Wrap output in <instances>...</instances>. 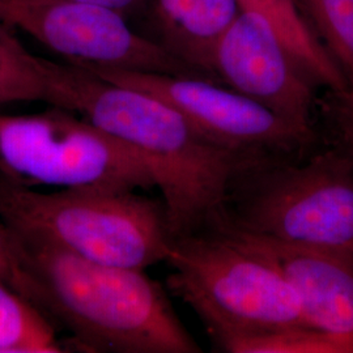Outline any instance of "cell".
<instances>
[{
  "instance_id": "1",
  "label": "cell",
  "mask_w": 353,
  "mask_h": 353,
  "mask_svg": "<svg viewBox=\"0 0 353 353\" xmlns=\"http://www.w3.org/2000/svg\"><path fill=\"white\" fill-rule=\"evenodd\" d=\"M43 101L80 115L138 152L163 194L173 239L216 229L228 192L259 161L216 144L161 99L117 84L88 68L33 54Z\"/></svg>"
},
{
  "instance_id": "2",
  "label": "cell",
  "mask_w": 353,
  "mask_h": 353,
  "mask_svg": "<svg viewBox=\"0 0 353 353\" xmlns=\"http://www.w3.org/2000/svg\"><path fill=\"white\" fill-rule=\"evenodd\" d=\"M8 228L7 284L84 352L199 353L164 288L144 271L103 265Z\"/></svg>"
},
{
  "instance_id": "3",
  "label": "cell",
  "mask_w": 353,
  "mask_h": 353,
  "mask_svg": "<svg viewBox=\"0 0 353 353\" xmlns=\"http://www.w3.org/2000/svg\"><path fill=\"white\" fill-rule=\"evenodd\" d=\"M168 288L199 316L227 352L265 336L310 328L276 265L225 229L173 241Z\"/></svg>"
},
{
  "instance_id": "4",
  "label": "cell",
  "mask_w": 353,
  "mask_h": 353,
  "mask_svg": "<svg viewBox=\"0 0 353 353\" xmlns=\"http://www.w3.org/2000/svg\"><path fill=\"white\" fill-rule=\"evenodd\" d=\"M0 220L90 261L141 271L166 262L174 241L164 201L134 190L45 192L0 176Z\"/></svg>"
},
{
  "instance_id": "5",
  "label": "cell",
  "mask_w": 353,
  "mask_h": 353,
  "mask_svg": "<svg viewBox=\"0 0 353 353\" xmlns=\"http://www.w3.org/2000/svg\"><path fill=\"white\" fill-rule=\"evenodd\" d=\"M303 156L241 170L217 228L353 256V151Z\"/></svg>"
},
{
  "instance_id": "6",
  "label": "cell",
  "mask_w": 353,
  "mask_h": 353,
  "mask_svg": "<svg viewBox=\"0 0 353 353\" xmlns=\"http://www.w3.org/2000/svg\"><path fill=\"white\" fill-rule=\"evenodd\" d=\"M0 176L30 189L157 188L138 152L57 106L32 115L0 114Z\"/></svg>"
},
{
  "instance_id": "7",
  "label": "cell",
  "mask_w": 353,
  "mask_h": 353,
  "mask_svg": "<svg viewBox=\"0 0 353 353\" xmlns=\"http://www.w3.org/2000/svg\"><path fill=\"white\" fill-rule=\"evenodd\" d=\"M83 67L106 80L161 99L216 144L250 159L297 157L305 154L316 139V134L293 126L263 105L214 80Z\"/></svg>"
},
{
  "instance_id": "8",
  "label": "cell",
  "mask_w": 353,
  "mask_h": 353,
  "mask_svg": "<svg viewBox=\"0 0 353 353\" xmlns=\"http://www.w3.org/2000/svg\"><path fill=\"white\" fill-rule=\"evenodd\" d=\"M0 24L19 29L65 62L207 79L113 10L76 0H0ZM210 80V79H208Z\"/></svg>"
},
{
  "instance_id": "9",
  "label": "cell",
  "mask_w": 353,
  "mask_h": 353,
  "mask_svg": "<svg viewBox=\"0 0 353 353\" xmlns=\"http://www.w3.org/2000/svg\"><path fill=\"white\" fill-rule=\"evenodd\" d=\"M212 72L219 83L263 105L293 126L316 134V88L262 13L241 8L217 43Z\"/></svg>"
},
{
  "instance_id": "10",
  "label": "cell",
  "mask_w": 353,
  "mask_h": 353,
  "mask_svg": "<svg viewBox=\"0 0 353 353\" xmlns=\"http://www.w3.org/2000/svg\"><path fill=\"white\" fill-rule=\"evenodd\" d=\"M225 229L262 252L294 292L306 326L353 352V256Z\"/></svg>"
},
{
  "instance_id": "11",
  "label": "cell",
  "mask_w": 353,
  "mask_h": 353,
  "mask_svg": "<svg viewBox=\"0 0 353 353\" xmlns=\"http://www.w3.org/2000/svg\"><path fill=\"white\" fill-rule=\"evenodd\" d=\"M241 8L240 0H151L147 11L154 30L153 41L204 77L217 81L212 72L214 50Z\"/></svg>"
},
{
  "instance_id": "12",
  "label": "cell",
  "mask_w": 353,
  "mask_h": 353,
  "mask_svg": "<svg viewBox=\"0 0 353 353\" xmlns=\"http://www.w3.org/2000/svg\"><path fill=\"white\" fill-rule=\"evenodd\" d=\"M240 1L242 7L268 19L297 67L316 89L338 92L350 87L347 77L306 23L294 0Z\"/></svg>"
},
{
  "instance_id": "13",
  "label": "cell",
  "mask_w": 353,
  "mask_h": 353,
  "mask_svg": "<svg viewBox=\"0 0 353 353\" xmlns=\"http://www.w3.org/2000/svg\"><path fill=\"white\" fill-rule=\"evenodd\" d=\"M64 352L50 322L0 280V353Z\"/></svg>"
},
{
  "instance_id": "14",
  "label": "cell",
  "mask_w": 353,
  "mask_h": 353,
  "mask_svg": "<svg viewBox=\"0 0 353 353\" xmlns=\"http://www.w3.org/2000/svg\"><path fill=\"white\" fill-rule=\"evenodd\" d=\"M294 1L350 85H353V0Z\"/></svg>"
},
{
  "instance_id": "15",
  "label": "cell",
  "mask_w": 353,
  "mask_h": 353,
  "mask_svg": "<svg viewBox=\"0 0 353 353\" xmlns=\"http://www.w3.org/2000/svg\"><path fill=\"white\" fill-rule=\"evenodd\" d=\"M43 101V87L33 54L0 24V106L13 102Z\"/></svg>"
},
{
  "instance_id": "16",
  "label": "cell",
  "mask_w": 353,
  "mask_h": 353,
  "mask_svg": "<svg viewBox=\"0 0 353 353\" xmlns=\"http://www.w3.org/2000/svg\"><path fill=\"white\" fill-rule=\"evenodd\" d=\"M330 125L335 128L344 147L353 151V85L344 90H326L323 100L318 101Z\"/></svg>"
},
{
  "instance_id": "17",
  "label": "cell",
  "mask_w": 353,
  "mask_h": 353,
  "mask_svg": "<svg viewBox=\"0 0 353 353\" xmlns=\"http://www.w3.org/2000/svg\"><path fill=\"white\" fill-rule=\"evenodd\" d=\"M81 3H88L93 6H100L103 8L113 10L115 12L121 13L125 17L132 14L147 11L151 0H76Z\"/></svg>"
},
{
  "instance_id": "18",
  "label": "cell",
  "mask_w": 353,
  "mask_h": 353,
  "mask_svg": "<svg viewBox=\"0 0 353 353\" xmlns=\"http://www.w3.org/2000/svg\"><path fill=\"white\" fill-rule=\"evenodd\" d=\"M10 268V242L8 228L0 220V280L7 283Z\"/></svg>"
}]
</instances>
